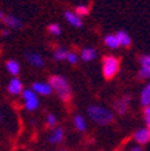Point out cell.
Wrapping results in <instances>:
<instances>
[{"instance_id": "1", "label": "cell", "mask_w": 150, "mask_h": 151, "mask_svg": "<svg viewBox=\"0 0 150 151\" xmlns=\"http://www.w3.org/2000/svg\"><path fill=\"white\" fill-rule=\"evenodd\" d=\"M88 116L92 122L97 123L100 126H107L114 120V115L108 108L100 107V105H91L88 108Z\"/></svg>"}, {"instance_id": "2", "label": "cell", "mask_w": 150, "mask_h": 151, "mask_svg": "<svg viewBox=\"0 0 150 151\" xmlns=\"http://www.w3.org/2000/svg\"><path fill=\"white\" fill-rule=\"evenodd\" d=\"M49 84L51 85L53 91L57 92L59 99H62L64 101H68L70 99L72 91H70V86H69L68 81L64 77H61V76H51Z\"/></svg>"}, {"instance_id": "3", "label": "cell", "mask_w": 150, "mask_h": 151, "mask_svg": "<svg viewBox=\"0 0 150 151\" xmlns=\"http://www.w3.org/2000/svg\"><path fill=\"white\" fill-rule=\"evenodd\" d=\"M119 70V61L112 55H107L103 60V74L106 78H112Z\"/></svg>"}, {"instance_id": "4", "label": "cell", "mask_w": 150, "mask_h": 151, "mask_svg": "<svg viewBox=\"0 0 150 151\" xmlns=\"http://www.w3.org/2000/svg\"><path fill=\"white\" fill-rule=\"evenodd\" d=\"M22 96H23V99H25L26 108H27L28 111L37 109V107H38V97H37V94H35L34 91L26 89V91H23Z\"/></svg>"}, {"instance_id": "5", "label": "cell", "mask_w": 150, "mask_h": 151, "mask_svg": "<svg viewBox=\"0 0 150 151\" xmlns=\"http://www.w3.org/2000/svg\"><path fill=\"white\" fill-rule=\"evenodd\" d=\"M134 140L137 142L138 145H146V143H149L150 142V129L147 128V127L138 129L134 134Z\"/></svg>"}, {"instance_id": "6", "label": "cell", "mask_w": 150, "mask_h": 151, "mask_svg": "<svg viewBox=\"0 0 150 151\" xmlns=\"http://www.w3.org/2000/svg\"><path fill=\"white\" fill-rule=\"evenodd\" d=\"M33 91L38 94H42V96H49L53 91L51 85L46 84V82H34L33 84Z\"/></svg>"}, {"instance_id": "7", "label": "cell", "mask_w": 150, "mask_h": 151, "mask_svg": "<svg viewBox=\"0 0 150 151\" xmlns=\"http://www.w3.org/2000/svg\"><path fill=\"white\" fill-rule=\"evenodd\" d=\"M128 105H130V97H123L115 103V108L119 115H125L128 109Z\"/></svg>"}, {"instance_id": "8", "label": "cell", "mask_w": 150, "mask_h": 151, "mask_svg": "<svg viewBox=\"0 0 150 151\" xmlns=\"http://www.w3.org/2000/svg\"><path fill=\"white\" fill-rule=\"evenodd\" d=\"M65 19L68 20L70 24H73L75 27H81L83 26V20L81 18L77 15L76 12H70V11H66L65 12Z\"/></svg>"}, {"instance_id": "9", "label": "cell", "mask_w": 150, "mask_h": 151, "mask_svg": "<svg viewBox=\"0 0 150 151\" xmlns=\"http://www.w3.org/2000/svg\"><path fill=\"white\" fill-rule=\"evenodd\" d=\"M26 60L31 63V65L38 66V68H42V66H43V58L37 53H27L26 54Z\"/></svg>"}, {"instance_id": "10", "label": "cell", "mask_w": 150, "mask_h": 151, "mask_svg": "<svg viewBox=\"0 0 150 151\" xmlns=\"http://www.w3.org/2000/svg\"><path fill=\"white\" fill-rule=\"evenodd\" d=\"M22 88H23L22 81L19 78H12L8 84V92L12 94H19L22 92Z\"/></svg>"}, {"instance_id": "11", "label": "cell", "mask_w": 150, "mask_h": 151, "mask_svg": "<svg viewBox=\"0 0 150 151\" xmlns=\"http://www.w3.org/2000/svg\"><path fill=\"white\" fill-rule=\"evenodd\" d=\"M4 23H6L8 27L11 28H22L23 27V23L19 20L18 18H15V16H4Z\"/></svg>"}, {"instance_id": "12", "label": "cell", "mask_w": 150, "mask_h": 151, "mask_svg": "<svg viewBox=\"0 0 150 151\" xmlns=\"http://www.w3.org/2000/svg\"><path fill=\"white\" fill-rule=\"evenodd\" d=\"M141 104L145 108L150 107V82H149V85H146L141 92Z\"/></svg>"}, {"instance_id": "13", "label": "cell", "mask_w": 150, "mask_h": 151, "mask_svg": "<svg viewBox=\"0 0 150 151\" xmlns=\"http://www.w3.org/2000/svg\"><path fill=\"white\" fill-rule=\"evenodd\" d=\"M116 38H118V41H119V43H120V46L128 47L130 45H131V38H130V35H128L127 32L118 31V32H116Z\"/></svg>"}, {"instance_id": "14", "label": "cell", "mask_w": 150, "mask_h": 151, "mask_svg": "<svg viewBox=\"0 0 150 151\" xmlns=\"http://www.w3.org/2000/svg\"><path fill=\"white\" fill-rule=\"evenodd\" d=\"M104 43H106V46H108L109 49H118V47L120 46L116 35H112V34L107 35V37L104 38Z\"/></svg>"}, {"instance_id": "15", "label": "cell", "mask_w": 150, "mask_h": 151, "mask_svg": "<svg viewBox=\"0 0 150 151\" xmlns=\"http://www.w3.org/2000/svg\"><path fill=\"white\" fill-rule=\"evenodd\" d=\"M81 58L84 61H92L96 58V50L92 47H85L81 51Z\"/></svg>"}, {"instance_id": "16", "label": "cell", "mask_w": 150, "mask_h": 151, "mask_svg": "<svg viewBox=\"0 0 150 151\" xmlns=\"http://www.w3.org/2000/svg\"><path fill=\"white\" fill-rule=\"evenodd\" d=\"M62 138H64V129L56 128L53 132H51L49 140L51 142V143H61V142H62Z\"/></svg>"}, {"instance_id": "17", "label": "cell", "mask_w": 150, "mask_h": 151, "mask_svg": "<svg viewBox=\"0 0 150 151\" xmlns=\"http://www.w3.org/2000/svg\"><path fill=\"white\" fill-rule=\"evenodd\" d=\"M7 70H8L9 73H11V74H18L19 73V70H20V65H19L18 62H16V61H8V62H7Z\"/></svg>"}, {"instance_id": "18", "label": "cell", "mask_w": 150, "mask_h": 151, "mask_svg": "<svg viewBox=\"0 0 150 151\" xmlns=\"http://www.w3.org/2000/svg\"><path fill=\"white\" fill-rule=\"evenodd\" d=\"M68 54L69 51L66 50L65 47H58V49H56V51H54V58L56 60H65V58H68Z\"/></svg>"}, {"instance_id": "19", "label": "cell", "mask_w": 150, "mask_h": 151, "mask_svg": "<svg viewBox=\"0 0 150 151\" xmlns=\"http://www.w3.org/2000/svg\"><path fill=\"white\" fill-rule=\"evenodd\" d=\"M75 126H76V128H77L78 131H84L85 127H87L85 119L83 116H80V115H77V116L75 117Z\"/></svg>"}, {"instance_id": "20", "label": "cell", "mask_w": 150, "mask_h": 151, "mask_svg": "<svg viewBox=\"0 0 150 151\" xmlns=\"http://www.w3.org/2000/svg\"><path fill=\"white\" fill-rule=\"evenodd\" d=\"M139 62L142 68H150V54H143L139 57Z\"/></svg>"}, {"instance_id": "21", "label": "cell", "mask_w": 150, "mask_h": 151, "mask_svg": "<svg viewBox=\"0 0 150 151\" xmlns=\"http://www.w3.org/2000/svg\"><path fill=\"white\" fill-rule=\"evenodd\" d=\"M139 77L142 80H149L150 78V68H142L141 66V70H139Z\"/></svg>"}, {"instance_id": "22", "label": "cell", "mask_w": 150, "mask_h": 151, "mask_svg": "<svg viewBox=\"0 0 150 151\" xmlns=\"http://www.w3.org/2000/svg\"><path fill=\"white\" fill-rule=\"evenodd\" d=\"M75 12L77 14L78 16H84V15H87V14L89 12V9H88L87 6H78L77 8H76Z\"/></svg>"}, {"instance_id": "23", "label": "cell", "mask_w": 150, "mask_h": 151, "mask_svg": "<svg viewBox=\"0 0 150 151\" xmlns=\"http://www.w3.org/2000/svg\"><path fill=\"white\" fill-rule=\"evenodd\" d=\"M143 116H145V123H146V127L150 129V107H146V108H145Z\"/></svg>"}, {"instance_id": "24", "label": "cell", "mask_w": 150, "mask_h": 151, "mask_svg": "<svg viewBox=\"0 0 150 151\" xmlns=\"http://www.w3.org/2000/svg\"><path fill=\"white\" fill-rule=\"evenodd\" d=\"M49 31L51 32L53 35H59V32H61V28H59L58 24H56V23H53V24L49 26Z\"/></svg>"}, {"instance_id": "25", "label": "cell", "mask_w": 150, "mask_h": 151, "mask_svg": "<svg viewBox=\"0 0 150 151\" xmlns=\"http://www.w3.org/2000/svg\"><path fill=\"white\" fill-rule=\"evenodd\" d=\"M56 123H57V119H56V116L54 115H47V126L49 127H54L56 126Z\"/></svg>"}, {"instance_id": "26", "label": "cell", "mask_w": 150, "mask_h": 151, "mask_svg": "<svg viewBox=\"0 0 150 151\" xmlns=\"http://www.w3.org/2000/svg\"><path fill=\"white\" fill-rule=\"evenodd\" d=\"M66 60L69 61V63H76V62H77V55H76L75 53H69Z\"/></svg>"}, {"instance_id": "27", "label": "cell", "mask_w": 150, "mask_h": 151, "mask_svg": "<svg viewBox=\"0 0 150 151\" xmlns=\"http://www.w3.org/2000/svg\"><path fill=\"white\" fill-rule=\"evenodd\" d=\"M131 151H142V148L139 147V146H135V147L131 148Z\"/></svg>"}, {"instance_id": "28", "label": "cell", "mask_w": 150, "mask_h": 151, "mask_svg": "<svg viewBox=\"0 0 150 151\" xmlns=\"http://www.w3.org/2000/svg\"><path fill=\"white\" fill-rule=\"evenodd\" d=\"M1 34H3L4 37H6V35H8V34H9V31H8V30H3V32H1Z\"/></svg>"}, {"instance_id": "29", "label": "cell", "mask_w": 150, "mask_h": 151, "mask_svg": "<svg viewBox=\"0 0 150 151\" xmlns=\"http://www.w3.org/2000/svg\"><path fill=\"white\" fill-rule=\"evenodd\" d=\"M1 19H4V16H3V14H1V11H0V20H1Z\"/></svg>"}, {"instance_id": "30", "label": "cell", "mask_w": 150, "mask_h": 151, "mask_svg": "<svg viewBox=\"0 0 150 151\" xmlns=\"http://www.w3.org/2000/svg\"><path fill=\"white\" fill-rule=\"evenodd\" d=\"M0 120H1V113H0Z\"/></svg>"}, {"instance_id": "31", "label": "cell", "mask_w": 150, "mask_h": 151, "mask_svg": "<svg viewBox=\"0 0 150 151\" xmlns=\"http://www.w3.org/2000/svg\"><path fill=\"white\" fill-rule=\"evenodd\" d=\"M59 151H66V150H59Z\"/></svg>"}]
</instances>
